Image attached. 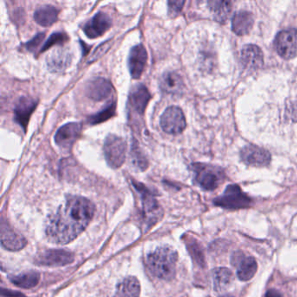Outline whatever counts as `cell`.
Returning <instances> with one entry per match:
<instances>
[{"label":"cell","mask_w":297,"mask_h":297,"mask_svg":"<svg viewBox=\"0 0 297 297\" xmlns=\"http://www.w3.org/2000/svg\"><path fill=\"white\" fill-rule=\"evenodd\" d=\"M94 213L95 206L91 201L80 196L70 197L48 220L46 237L54 244H68L85 230Z\"/></svg>","instance_id":"obj_1"},{"label":"cell","mask_w":297,"mask_h":297,"mask_svg":"<svg viewBox=\"0 0 297 297\" xmlns=\"http://www.w3.org/2000/svg\"><path fill=\"white\" fill-rule=\"evenodd\" d=\"M178 254L171 247H160L147 255V267L159 279L170 281L176 274Z\"/></svg>","instance_id":"obj_2"},{"label":"cell","mask_w":297,"mask_h":297,"mask_svg":"<svg viewBox=\"0 0 297 297\" xmlns=\"http://www.w3.org/2000/svg\"><path fill=\"white\" fill-rule=\"evenodd\" d=\"M134 187L140 193L142 202V216H143L145 225L147 228H151L158 221H160L163 215V210L158 204L154 194L147 189L141 183L132 181Z\"/></svg>","instance_id":"obj_3"},{"label":"cell","mask_w":297,"mask_h":297,"mask_svg":"<svg viewBox=\"0 0 297 297\" xmlns=\"http://www.w3.org/2000/svg\"><path fill=\"white\" fill-rule=\"evenodd\" d=\"M127 144L121 137L115 134H109L104 144V154L108 166L119 168L126 160Z\"/></svg>","instance_id":"obj_4"},{"label":"cell","mask_w":297,"mask_h":297,"mask_svg":"<svg viewBox=\"0 0 297 297\" xmlns=\"http://www.w3.org/2000/svg\"><path fill=\"white\" fill-rule=\"evenodd\" d=\"M214 204L226 209H245L250 206L251 199L237 185L227 186L224 193L214 201Z\"/></svg>","instance_id":"obj_5"},{"label":"cell","mask_w":297,"mask_h":297,"mask_svg":"<svg viewBox=\"0 0 297 297\" xmlns=\"http://www.w3.org/2000/svg\"><path fill=\"white\" fill-rule=\"evenodd\" d=\"M160 128L165 133L179 134L185 130L186 119L182 110L178 107H169L164 112L160 121Z\"/></svg>","instance_id":"obj_6"},{"label":"cell","mask_w":297,"mask_h":297,"mask_svg":"<svg viewBox=\"0 0 297 297\" xmlns=\"http://www.w3.org/2000/svg\"><path fill=\"white\" fill-rule=\"evenodd\" d=\"M274 46L278 54L285 59L297 57V30L287 29L278 33Z\"/></svg>","instance_id":"obj_7"},{"label":"cell","mask_w":297,"mask_h":297,"mask_svg":"<svg viewBox=\"0 0 297 297\" xmlns=\"http://www.w3.org/2000/svg\"><path fill=\"white\" fill-rule=\"evenodd\" d=\"M196 182L204 190L216 189L221 180L220 170L203 164H194L193 166Z\"/></svg>","instance_id":"obj_8"},{"label":"cell","mask_w":297,"mask_h":297,"mask_svg":"<svg viewBox=\"0 0 297 297\" xmlns=\"http://www.w3.org/2000/svg\"><path fill=\"white\" fill-rule=\"evenodd\" d=\"M74 256L71 252L63 249H49L39 254L35 259V263L47 267H62L71 263Z\"/></svg>","instance_id":"obj_9"},{"label":"cell","mask_w":297,"mask_h":297,"mask_svg":"<svg viewBox=\"0 0 297 297\" xmlns=\"http://www.w3.org/2000/svg\"><path fill=\"white\" fill-rule=\"evenodd\" d=\"M232 264L236 267V274L242 281L251 280L257 271V262L251 256H244L241 252L235 253L232 257Z\"/></svg>","instance_id":"obj_10"},{"label":"cell","mask_w":297,"mask_h":297,"mask_svg":"<svg viewBox=\"0 0 297 297\" xmlns=\"http://www.w3.org/2000/svg\"><path fill=\"white\" fill-rule=\"evenodd\" d=\"M82 125L77 122H71L64 125L57 131L55 134V142L59 147L70 149L75 143L81 134Z\"/></svg>","instance_id":"obj_11"},{"label":"cell","mask_w":297,"mask_h":297,"mask_svg":"<svg viewBox=\"0 0 297 297\" xmlns=\"http://www.w3.org/2000/svg\"><path fill=\"white\" fill-rule=\"evenodd\" d=\"M112 26L111 18L107 13H96L94 16L85 24L83 31L89 39H95L104 34Z\"/></svg>","instance_id":"obj_12"},{"label":"cell","mask_w":297,"mask_h":297,"mask_svg":"<svg viewBox=\"0 0 297 297\" xmlns=\"http://www.w3.org/2000/svg\"><path fill=\"white\" fill-rule=\"evenodd\" d=\"M242 161L249 166L264 167L271 160V155L268 151L256 146H247L241 151Z\"/></svg>","instance_id":"obj_13"},{"label":"cell","mask_w":297,"mask_h":297,"mask_svg":"<svg viewBox=\"0 0 297 297\" xmlns=\"http://www.w3.org/2000/svg\"><path fill=\"white\" fill-rule=\"evenodd\" d=\"M147 61V50L142 45L140 44L131 49L128 57V68L133 78H141L146 67Z\"/></svg>","instance_id":"obj_14"},{"label":"cell","mask_w":297,"mask_h":297,"mask_svg":"<svg viewBox=\"0 0 297 297\" xmlns=\"http://www.w3.org/2000/svg\"><path fill=\"white\" fill-rule=\"evenodd\" d=\"M38 102L29 97H21L14 108V119L18 124L26 132L30 118L36 109Z\"/></svg>","instance_id":"obj_15"},{"label":"cell","mask_w":297,"mask_h":297,"mask_svg":"<svg viewBox=\"0 0 297 297\" xmlns=\"http://www.w3.org/2000/svg\"><path fill=\"white\" fill-rule=\"evenodd\" d=\"M113 91L111 82L107 78L96 77L88 82L85 92L89 98L94 102H102L108 98Z\"/></svg>","instance_id":"obj_16"},{"label":"cell","mask_w":297,"mask_h":297,"mask_svg":"<svg viewBox=\"0 0 297 297\" xmlns=\"http://www.w3.org/2000/svg\"><path fill=\"white\" fill-rule=\"evenodd\" d=\"M151 94L146 85L142 84L135 85L129 95V105L138 115H142L150 102Z\"/></svg>","instance_id":"obj_17"},{"label":"cell","mask_w":297,"mask_h":297,"mask_svg":"<svg viewBox=\"0 0 297 297\" xmlns=\"http://www.w3.org/2000/svg\"><path fill=\"white\" fill-rule=\"evenodd\" d=\"M242 65L248 70H256L263 65V53L255 45H246L241 52Z\"/></svg>","instance_id":"obj_18"},{"label":"cell","mask_w":297,"mask_h":297,"mask_svg":"<svg viewBox=\"0 0 297 297\" xmlns=\"http://www.w3.org/2000/svg\"><path fill=\"white\" fill-rule=\"evenodd\" d=\"M26 239L22 235L14 232L8 227L2 224L1 230V245L10 251H18L26 245Z\"/></svg>","instance_id":"obj_19"},{"label":"cell","mask_w":297,"mask_h":297,"mask_svg":"<svg viewBox=\"0 0 297 297\" xmlns=\"http://www.w3.org/2000/svg\"><path fill=\"white\" fill-rule=\"evenodd\" d=\"M160 89L169 94H180L184 89V82L178 73L167 72L161 76L160 80Z\"/></svg>","instance_id":"obj_20"},{"label":"cell","mask_w":297,"mask_h":297,"mask_svg":"<svg viewBox=\"0 0 297 297\" xmlns=\"http://www.w3.org/2000/svg\"><path fill=\"white\" fill-rule=\"evenodd\" d=\"M254 26V17L247 11H239L235 13L232 20V29L237 35H246Z\"/></svg>","instance_id":"obj_21"},{"label":"cell","mask_w":297,"mask_h":297,"mask_svg":"<svg viewBox=\"0 0 297 297\" xmlns=\"http://www.w3.org/2000/svg\"><path fill=\"white\" fill-rule=\"evenodd\" d=\"M141 284L137 278H126L118 284L115 297H140Z\"/></svg>","instance_id":"obj_22"},{"label":"cell","mask_w":297,"mask_h":297,"mask_svg":"<svg viewBox=\"0 0 297 297\" xmlns=\"http://www.w3.org/2000/svg\"><path fill=\"white\" fill-rule=\"evenodd\" d=\"M59 17V10L52 6H44L37 9L33 18L36 23L42 26H50L55 23Z\"/></svg>","instance_id":"obj_23"},{"label":"cell","mask_w":297,"mask_h":297,"mask_svg":"<svg viewBox=\"0 0 297 297\" xmlns=\"http://www.w3.org/2000/svg\"><path fill=\"white\" fill-rule=\"evenodd\" d=\"M214 288L216 291L224 290L233 281V274L227 268H216L212 272Z\"/></svg>","instance_id":"obj_24"},{"label":"cell","mask_w":297,"mask_h":297,"mask_svg":"<svg viewBox=\"0 0 297 297\" xmlns=\"http://www.w3.org/2000/svg\"><path fill=\"white\" fill-rule=\"evenodd\" d=\"M40 275L38 272L28 271L22 274L12 275L10 281L17 287L21 288H32L39 283Z\"/></svg>","instance_id":"obj_25"},{"label":"cell","mask_w":297,"mask_h":297,"mask_svg":"<svg viewBox=\"0 0 297 297\" xmlns=\"http://www.w3.org/2000/svg\"><path fill=\"white\" fill-rule=\"evenodd\" d=\"M209 7L214 13V17L216 21L220 23H224L228 20L229 13L231 12L232 4L229 1H210Z\"/></svg>","instance_id":"obj_26"},{"label":"cell","mask_w":297,"mask_h":297,"mask_svg":"<svg viewBox=\"0 0 297 297\" xmlns=\"http://www.w3.org/2000/svg\"><path fill=\"white\" fill-rule=\"evenodd\" d=\"M70 63H71V57L68 53L60 52V51L53 52L47 59L48 67L55 72L62 71L68 66Z\"/></svg>","instance_id":"obj_27"},{"label":"cell","mask_w":297,"mask_h":297,"mask_svg":"<svg viewBox=\"0 0 297 297\" xmlns=\"http://www.w3.org/2000/svg\"><path fill=\"white\" fill-rule=\"evenodd\" d=\"M115 110H116L115 102L110 103L107 108H104L102 111L90 116L88 119V122L91 125L102 123L104 121H108V119L115 116Z\"/></svg>","instance_id":"obj_28"},{"label":"cell","mask_w":297,"mask_h":297,"mask_svg":"<svg viewBox=\"0 0 297 297\" xmlns=\"http://www.w3.org/2000/svg\"><path fill=\"white\" fill-rule=\"evenodd\" d=\"M131 160H132V163L134 167L140 171H144V170L147 169L148 167L147 158L141 153V149L135 145L132 146Z\"/></svg>","instance_id":"obj_29"},{"label":"cell","mask_w":297,"mask_h":297,"mask_svg":"<svg viewBox=\"0 0 297 297\" xmlns=\"http://www.w3.org/2000/svg\"><path fill=\"white\" fill-rule=\"evenodd\" d=\"M68 36L66 33H52L50 36L49 39L46 40V42L44 44V46L41 47L40 52H45L46 50L49 49L52 46L55 45H63L64 43L68 41Z\"/></svg>","instance_id":"obj_30"},{"label":"cell","mask_w":297,"mask_h":297,"mask_svg":"<svg viewBox=\"0 0 297 297\" xmlns=\"http://www.w3.org/2000/svg\"><path fill=\"white\" fill-rule=\"evenodd\" d=\"M187 247L194 261L201 266H204L205 265L204 254H203V248L200 246L199 243L196 241H190L189 244H187Z\"/></svg>","instance_id":"obj_31"},{"label":"cell","mask_w":297,"mask_h":297,"mask_svg":"<svg viewBox=\"0 0 297 297\" xmlns=\"http://www.w3.org/2000/svg\"><path fill=\"white\" fill-rule=\"evenodd\" d=\"M44 39H45V33H43L37 34L36 36L34 37L33 39H31L30 41H28L25 45L26 50H28L29 52H36L38 47H39V45L44 40Z\"/></svg>","instance_id":"obj_32"},{"label":"cell","mask_w":297,"mask_h":297,"mask_svg":"<svg viewBox=\"0 0 297 297\" xmlns=\"http://www.w3.org/2000/svg\"><path fill=\"white\" fill-rule=\"evenodd\" d=\"M110 46H111V41L110 40L102 43V45H100L93 52V53L91 54V59H89V62H92V61H95L98 58H101L103 54L108 52V49L110 48Z\"/></svg>","instance_id":"obj_33"},{"label":"cell","mask_w":297,"mask_h":297,"mask_svg":"<svg viewBox=\"0 0 297 297\" xmlns=\"http://www.w3.org/2000/svg\"><path fill=\"white\" fill-rule=\"evenodd\" d=\"M168 12L170 15L175 16L182 10V7L185 5V1H168Z\"/></svg>","instance_id":"obj_34"},{"label":"cell","mask_w":297,"mask_h":297,"mask_svg":"<svg viewBox=\"0 0 297 297\" xmlns=\"http://www.w3.org/2000/svg\"><path fill=\"white\" fill-rule=\"evenodd\" d=\"M1 294H2V297H26L25 294H21L20 292L10 290V289H7V288H2Z\"/></svg>","instance_id":"obj_35"},{"label":"cell","mask_w":297,"mask_h":297,"mask_svg":"<svg viewBox=\"0 0 297 297\" xmlns=\"http://www.w3.org/2000/svg\"><path fill=\"white\" fill-rule=\"evenodd\" d=\"M266 297H283L282 296V294L279 292V291L276 290V289H269L268 290V292L266 293Z\"/></svg>","instance_id":"obj_36"},{"label":"cell","mask_w":297,"mask_h":297,"mask_svg":"<svg viewBox=\"0 0 297 297\" xmlns=\"http://www.w3.org/2000/svg\"><path fill=\"white\" fill-rule=\"evenodd\" d=\"M222 297H233V296H222Z\"/></svg>","instance_id":"obj_37"}]
</instances>
